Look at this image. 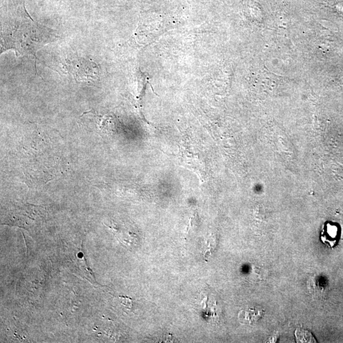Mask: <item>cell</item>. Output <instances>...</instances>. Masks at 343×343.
<instances>
[{"label":"cell","instance_id":"obj_1","mask_svg":"<svg viewBox=\"0 0 343 343\" xmlns=\"http://www.w3.org/2000/svg\"><path fill=\"white\" fill-rule=\"evenodd\" d=\"M95 67V63L81 59L71 62L68 68L76 79L90 80L97 78L98 69Z\"/></svg>","mask_w":343,"mask_h":343},{"label":"cell","instance_id":"obj_3","mask_svg":"<svg viewBox=\"0 0 343 343\" xmlns=\"http://www.w3.org/2000/svg\"><path fill=\"white\" fill-rule=\"evenodd\" d=\"M263 315V311L255 308L242 309L239 314L240 321L245 324H253Z\"/></svg>","mask_w":343,"mask_h":343},{"label":"cell","instance_id":"obj_5","mask_svg":"<svg viewBox=\"0 0 343 343\" xmlns=\"http://www.w3.org/2000/svg\"><path fill=\"white\" fill-rule=\"evenodd\" d=\"M294 334L297 342H316L315 337L308 330L297 328Z\"/></svg>","mask_w":343,"mask_h":343},{"label":"cell","instance_id":"obj_4","mask_svg":"<svg viewBox=\"0 0 343 343\" xmlns=\"http://www.w3.org/2000/svg\"><path fill=\"white\" fill-rule=\"evenodd\" d=\"M309 291H310L311 294L319 296V294H325L326 285L322 280L317 279L315 277L313 279L310 280L309 284L308 285Z\"/></svg>","mask_w":343,"mask_h":343},{"label":"cell","instance_id":"obj_2","mask_svg":"<svg viewBox=\"0 0 343 343\" xmlns=\"http://www.w3.org/2000/svg\"><path fill=\"white\" fill-rule=\"evenodd\" d=\"M338 230H339L336 225L331 222L326 223L321 232L320 237L321 241L328 245L329 247H334L336 243Z\"/></svg>","mask_w":343,"mask_h":343}]
</instances>
